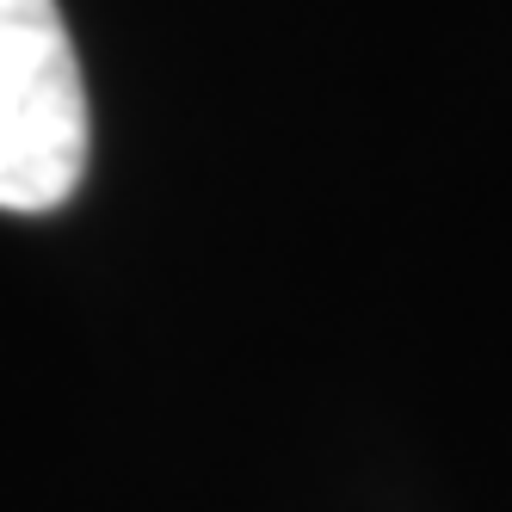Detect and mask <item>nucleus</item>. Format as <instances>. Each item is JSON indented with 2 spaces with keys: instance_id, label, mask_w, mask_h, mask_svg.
Wrapping results in <instances>:
<instances>
[{
  "instance_id": "1",
  "label": "nucleus",
  "mask_w": 512,
  "mask_h": 512,
  "mask_svg": "<svg viewBox=\"0 0 512 512\" xmlns=\"http://www.w3.org/2000/svg\"><path fill=\"white\" fill-rule=\"evenodd\" d=\"M87 87L56 0H0V210L38 216L87 173Z\"/></svg>"
}]
</instances>
